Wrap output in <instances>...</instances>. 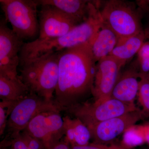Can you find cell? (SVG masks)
I'll return each mask as SVG.
<instances>
[{"label":"cell","instance_id":"1","mask_svg":"<svg viewBox=\"0 0 149 149\" xmlns=\"http://www.w3.org/2000/svg\"><path fill=\"white\" fill-rule=\"evenodd\" d=\"M96 63L90 42L60 52L54 100L63 111L81 103L92 94Z\"/></svg>","mask_w":149,"mask_h":149},{"label":"cell","instance_id":"2","mask_svg":"<svg viewBox=\"0 0 149 149\" xmlns=\"http://www.w3.org/2000/svg\"><path fill=\"white\" fill-rule=\"evenodd\" d=\"M101 25L100 17L91 14L87 20L66 34L51 39H36L24 43L19 53L20 62L49 52H59L93 41Z\"/></svg>","mask_w":149,"mask_h":149},{"label":"cell","instance_id":"3","mask_svg":"<svg viewBox=\"0 0 149 149\" xmlns=\"http://www.w3.org/2000/svg\"><path fill=\"white\" fill-rule=\"evenodd\" d=\"M59 52H49L20 62L19 78L31 93L54 100L58 79Z\"/></svg>","mask_w":149,"mask_h":149},{"label":"cell","instance_id":"4","mask_svg":"<svg viewBox=\"0 0 149 149\" xmlns=\"http://www.w3.org/2000/svg\"><path fill=\"white\" fill-rule=\"evenodd\" d=\"M102 21L123 40L143 31L141 15L132 3L119 0L104 2L100 8Z\"/></svg>","mask_w":149,"mask_h":149},{"label":"cell","instance_id":"5","mask_svg":"<svg viewBox=\"0 0 149 149\" xmlns=\"http://www.w3.org/2000/svg\"><path fill=\"white\" fill-rule=\"evenodd\" d=\"M63 111L54 99L49 100L29 92L14 104L8 120V133L4 140L12 139L21 133L37 115L49 111Z\"/></svg>","mask_w":149,"mask_h":149},{"label":"cell","instance_id":"6","mask_svg":"<svg viewBox=\"0 0 149 149\" xmlns=\"http://www.w3.org/2000/svg\"><path fill=\"white\" fill-rule=\"evenodd\" d=\"M0 3L6 21L20 39L29 40L39 34L37 1L1 0Z\"/></svg>","mask_w":149,"mask_h":149},{"label":"cell","instance_id":"7","mask_svg":"<svg viewBox=\"0 0 149 149\" xmlns=\"http://www.w3.org/2000/svg\"><path fill=\"white\" fill-rule=\"evenodd\" d=\"M138 109L111 98L102 102H82L65 111L79 118L88 128Z\"/></svg>","mask_w":149,"mask_h":149},{"label":"cell","instance_id":"8","mask_svg":"<svg viewBox=\"0 0 149 149\" xmlns=\"http://www.w3.org/2000/svg\"><path fill=\"white\" fill-rule=\"evenodd\" d=\"M59 111L45 112L37 115L23 131L42 142L50 149L65 135L64 122Z\"/></svg>","mask_w":149,"mask_h":149},{"label":"cell","instance_id":"9","mask_svg":"<svg viewBox=\"0 0 149 149\" xmlns=\"http://www.w3.org/2000/svg\"><path fill=\"white\" fill-rule=\"evenodd\" d=\"M6 22L2 19L0 22V76L17 79L18 54L24 43L8 27Z\"/></svg>","mask_w":149,"mask_h":149},{"label":"cell","instance_id":"10","mask_svg":"<svg viewBox=\"0 0 149 149\" xmlns=\"http://www.w3.org/2000/svg\"><path fill=\"white\" fill-rule=\"evenodd\" d=\"M123 62L113 56L108 55L101 59L96 64L95 81L92 94L95 102H102L111 97Z\"/></svg>","mask_w":149,"mask_h":149},{"label":"cell","instance_id":"11","mask_svg":"<svg viewBox=\"0 0 149 149\" xmlns=\"http://www.w3.org/2000/svg\"><path fill=\"white\" fill-rule=\"evenodd\" d=\"M41 6L38 15V39H51L61 37L79 24L55 7L48 5Z\"/></svg>","mask_w":149,"mask_h":149},{"label":"cell","instance_id":"12","mask_svg":"<svg viewBox=\"0 0 149 149\" xmlns=\"http://www.w3.org/2000/svg\"><path fill=\"white\" fill-rule=\"evenodd\" d=\"M143 119L141 109L113 118L88 127L94 143H109ZM103 145V144H102Z\"/></svg>","mask_w":149,"mask_h":149},{"label":"cell","instance_id":"13","mask_svg":"<svg viewBox=\"0 0 149 149\" xmlns=\"http://www.w3.org/2000/svg\"><path fill=\"white\" fill-rule=\"evenodd\" d=\"M139 72L134 69L128 70L120 74L112 92L111 98L136 106L134 102L139 93Z\"/></svg>","mask_w":149,"mask_h":149},{"label":"cell","instance_id":"14","mask_svg":"<svg viewBox=\"0 0 149 149\" xmlns=\"http://www.w3.org/2000/svg\"><path fill=\"white\" fill-rule=\"evenodd\" d=\"M94 1L85 0H39V5L55 7L74 19L78 24L88 19Z\"/></svg>","mask_w":149,"mask_h":149},{"label":"cell","instance_id":"15","mask_svg":"<svg viewBox=\"0 0 149 149\" xmlns=\"http://www.w3.org/2000/svg\"><path fill=\"white\" fill-rule=\"evenodd\" d=\"M118 40L119 38L116 34L102 21L91 45L96 62L109 55L117 45Z\"/></svg>","mask_w":149,"mask_h":149},{"label":"cell","instance_id":"16","mask_svg":"<svg viewBox=\"0 0 149 149\" xmlns=\"http://www.w3.org/2000/svg\"><path fill=\"white\" fill-rule=\"evenodd\" d=\"M64 122L65 140L70 146H86L91 138L88 127L77 118H72L67 115L63 118Z\"/></svg>","mask_w":149,"mask_h":149},{"label":"cell","instance_id":"17","mask_svg":"<svg viewBox=\"0 0 149 149\" xmlns=\"http://www.w3.org/2000/svg\"><path fill=\"white\" fill-rule=\"evenodd\" d=\"M147 36L146 32L143 31L137 35L119 40L109 55L113 56L125 63L128 60L139 52Z\"/></svg>","mask_w":149,"mask_h":149},{"label":"cell","instance_id":"18","mask_svg":"<svg viewBox=\"0 0 149 149\" xmlns=\"http://www.w3.org/2000/svg\"><path fill=\"white\" fill-rule=\"evenodd\" d=\"M29 89L20 80L0 76V98L1 101L14 104L29 93Z\"/></svg>","mask_w":149,"mask_h":149},{"label":"cell","instance_id":"19","mask_svg":"<svg viewBox=\"0 0 149 149\" xmlns=\"http://www.w3.org/2000/svg\"><path fill=\"white\" fill-rule=\"evenodd\" d=\"M138 97L142 107V118H149V78H142L140 80Z\"/></svg>","mask_w":149,"mask_h":149},{"label":"cell","instance_id":"20","mask_svg":"<svg viewBox=\"0 0 149 149\" xmlns=\"http://www.w3.org/2000/svg\"><path fill=\"white\" fill-rule=\"evenodd\" d=\"M1 147H10V149H30L22 138L20 133L9 140H3L1 142Z\"/></svg>","mask_w":149,"mask_h":149},{"label":"cell","instance_id":"21","mask_svg":"<svg viewBox=\"0 0 149 149\" xmlns=\"http://www.w3.org/2000/svg\"><path fill=\"white\" fill-rule=\"evenodd\" d=\"M22 138L30 149H45L42 143L40 140L32 137L29 134L22 131L20 133Z\"/></svg>","mask_w":149,"mask_h":149},{"label":"cell","instance_id":"22","mask_svg":"<svg viewBox=\"0 0 149 149\" xmlns=\"http://www.w3.org/2000/svg\"><path fill=\"white\" fill-rule=\"evenodd\" d=\"M9 113L6 107L0 102V136H2L7 126Z\"/></svg>","mask_w":149,"mask_h":149},{"label":"cell","instance_id":"23","mask_svg":"<svg viewBox=\"0 0 149 149\" xmlns=\"http://www.w3.org/2000/svg\"><path fill=\"white\" fill-rule=\"evenodd\" d=\"M109 147L102 144L93 143L86 146H70V149H108Z\"/></svg>","mask_w":149,"mask_h":149},{"label":"cell","instance_id":"24","mask_svg":"<svg viewBox=\"0 0 149 149\" xmlns=\"http://www.w3.org/2000/svg\"><path fill=\"white\" fill-rule=\"evenodd\" d=\"M139 58L149 57V42H144L139 52Z\"/></svg>","mask_w":149,"mask_h":149},{"label":"cell","instance_id":"25","mask_svg":"<svg viewBox=\"0 0 149 149\" xmlns=\"http://www.w3.org/2000/svg\"><path fill=\"white\" fill-rule=\"evenodd\" d=\"M70 147L69 143L64 139L50 149H70Z\"/></svg>","mask_w":149,"mask_h":149},{"label":"cell","instance_id":"26","mask_svg":"<svg viewBox=\"0 0 149 149\" xmlns=\"http://www.w3.org/2000/svg\"><path fill=\"white\" fill-rule=\"evenodd\" d=\"M108 149H125L124 148L119 146H116V145H112L109 147Z\"/></svg>","mask_w":149,"mask_h":149},{"label":"cell","instance_id":"27","mask_svg":"<svg viewBox=\"0 0 149 149\" xmlns=\"http://www.w3.org/2000/svg\"><path fill=\"white\" fill-rule=\"evenodd\" d=\"M1 149H8V148H4V147H1Z\"/></svg>","mask_w":149,"mask_h":149},{"label":"cell","instance_id":"28","mask_svg":"<svg viewBox=\"0 0 149 149\" xmlns=\"http://www.w3.org/2000/svg\"><path fill=\"white\" fill-rule=\"evenodd\" d=\"M146 33L147 36H148V35H149V32H146Z\"/></svg>","mask_w":149,"mask_h":149},{"label":"cell","instance_id":"29","mask_svg":"<svg viewBox=\"0 0 149 149\" xmlns=\"http://www.w3.org/2000/svg\"><path fill=\"white\" fill-rule=\"evenodd\" d=\"M148 1L149 3V1Z\"/></svg>","mask_w":149,"mask_h":149}]
</instances>
